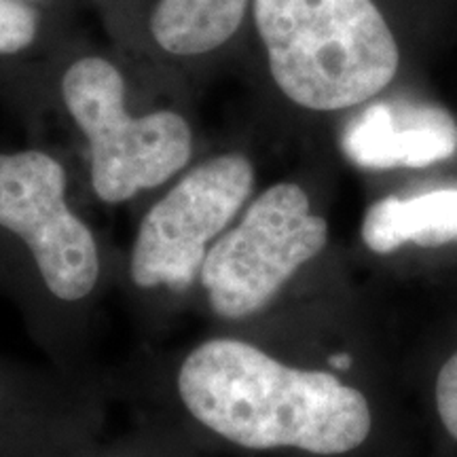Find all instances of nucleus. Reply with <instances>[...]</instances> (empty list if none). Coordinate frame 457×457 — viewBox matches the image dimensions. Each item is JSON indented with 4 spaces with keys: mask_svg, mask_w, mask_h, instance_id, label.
<instances>
[{
    "mask_svg": "<svg viewBox=\"0 0 457 457\" xmlns=\"http://www.w3.org/2000/svg\"><path fill=\"white\" fill-rule=\"evenodd\" d=\"M0 227L28 244L57 299L81 301L96 288L98 244L68 208L66 171L47 153L0 155Z\"/></svg>",
    "mask_w": 457,
    "mask_h": 457,
    "instance_id": "423d86ee",
    "label": "nucleus"
},
{
    "mask_svg": "<svg viewBox=\"0 0 457 457\" xmlns=\"http://www.w3.org/2000/svg\"><path fill=\"white\" fill-rule=\"evenodd\" d=\"M179 392L197 421L245 449L341 455L367 441L373 424L356 387L333 373L288 367L239 339L197 345L179 370Z\"/></svg>",
    "mask_w": 457,
    "mask_h": 457,
    "instance_id": "f257e3e1",
    "label": "nucleus"
},
{
    "mask_svg": "<svg viewBox=\"0 0 457 457\" xmlns=\"http://www.w3.org/2000/svg\"><path fill=\"white\" fill-rule=\"evenodd\" d=\"M278 87L310 111L362 104L396 77V38L373 0H254Z\"/></svg>",
    "mask_w": 457,
    "mask_h": 457,
    "instance_id": "f03ea898",
    "label": "nucleus"
},
{
    "mask_svg": "<svg viewBox=\"0 0 457 457\" xmlns=\"http://www.w3.org/2000/svg\"><path fill=\"white\" fill-rule=\"evenodd\" d=\"M330 364L339 370H347L352 367V356L350 353H337V356H330Z\"/></svg>",
    "mask_w": 457,
    "mask_h": 457,
    "instance_id": "f8f14e48",
    "label": "nucleus"
},
{
    "mask_svg": "<svg viewBox=\"0 0 457 457\" xmlns=\"http://www.w3.org/2000/svg\"><path fill=\"white\" fill-rule=\"evenodd\" d=\"M37 34V13L20 0H0V54L26 49Z\"/></svg>",
    "mask_w": 457,
    "mask_h": 457,
    "instance_id": "9d476101",
    "label": "nucleus"
},
{
    "mask_svg": "<svg viewBox=\"0 0 457 457\" xmlns=\"http://www.w3.org/2000/svg\"><path fill=\"white\" fill-rule=\"evenodd\" d=\"M341 146L358 168L420 170L455 155L457 123L441 106L377 102L347 125Z\"/></svg>",
    "mask_w": 457,
    "mask_h": 457,
    "instance_id": "0eeeda50",
    "label": "nucleus"
},
{
    "mask_svg": "<svg viewBox=\"0 0 457 457\" xmlns=\"http://www.w3.org/2000/svg\"><path fill=\"white\" fill-rule=\"evenodd\" d=\"M327 242L328 222L312 214L310 197L299 185L270 187L239 225L208 250L199 278L210 307L227 320L261 312Z\"/></svg>",
    "mask_w": 457,
    "mask_h": 457,
    "instance_id": "20e7f679",
    "label": "nucleus"
},
{
    "mask_svg": "<svg viewBox=\"0 0 457 457\" xmlns=\"http://www.w3.org/2000/svg\"><path fill=\"white\" fill-rule=\"evenodd\" d=\"M62 94L91 155V187L106 204L128 202L170 180L191 159V128L180 114L157 111L131 117L125 111L121 72L102 57L68 68Z\"/></svg>",
    "mask_w": 457,
    "mask_h": 457,
    "instance_id": "7ed1b4c3",
    "label": "nucleus"
},
{
    "mask_svg": "<svg viewBox=\"0 0 457 457\" xmlns=\"http://www.w3.org/2000/svg\"><path fill=\"white\" fill-rule=\"evenodd\" d=\"M362 242L375 254H392L404 244L457 242V187L379 199L362 220Z\"/></svg>",
    "mask_w": 457,
    "mask_h": 457,
    "instance_id": "6e6552de",
    "label": "nucleus"
},
{
    "mask_svg": "<svg viewBox=\"0 0 457 457\" xmlns=\"http://www.w3.org/2000/svg\"><path fill=\"white\" fill-rule=\"evenodd\" d=\"M248 0H162L151 20L159 47L197 55L225 45L242 24Z\"/></svg>",
    "mask_w": 457,
    "mask_h": 457,
    "instance_id": "1a4fd4ad",
    "label": "nucleus"
},
{
    "mask_svg": "<svg viewBox=\"0 0 457 457\" xmlns=\"http://www.w3.org/2000/svg\"><path fill=\"white\" fill-rule=\"evenodd\" d=\"M254 187L242 155H220L191 170L145 216L131 250L129 273L140 288H191L208 256V242L225 231Z\"/></svg>",
    "mask_w": 457,
    "mask_h": 457,
    "instance_id": "39448f33",
    "label": "nucleus"
},
{
    "mask_svg": "<svg viewBox=\"0 0 457 457\" xmlns=\"http://www.w3.org/2000/svg\"><path fill=\"white\" fill-rule=\"evenodd\" d=\"M434 396H436V411L445 430L457 441V352L438 370Z\"/></svg>",
    "mask_w": 457,
    "mask_h": 457,
    "instance_id": "9b49d317",
    "label": "nucleus"
}]
</instances>
